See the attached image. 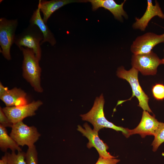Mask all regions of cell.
<instances>
[{
    "label": "cell",
    "instance_id": "6da1fadb",
    "mask_svg": "<svg viewBox=\"0 0 164 164\" xmlns=\"http://www.w3.org/2000/svg\"><path fill=\"white\" fill-rule=\"evenodd\" d=\"M104 100L102 94L97 97L93 105L87 113L80 115L82 120L88 121L93 126V129L98 132L104 128L112 129L117 131H121L126 137L128 134V128L118 126L109 121L105 118L104 107Z\"/></svg>",
    "mask_w": 164,
    "mask_h": 164
},
{
    "label": "cell",
    "instance_id": "7a4b0ae2",
    "mask_svg": "<svg viewBox=\"0 0 164 164\" xmlns=\"http://www.w3.org/2000/svg\"><path fill=\"white\" fill-rule=\"evenodd\" d=\"M19 49L22 51L23 56L22 65L23 77L36 91L42 92L43 90L41 85V69L39 65V60L32 49L23 47Z\"/></svg>",
    "mask_w": 164,
    "mask_h": 164
},
{
    "label": "cell",
    "instance_id": "3957f363",
    "mask_svg": "<svg viewBox=\"0 0 164 164\" xmlns=\"http://www.w3.org/2000/svg\"><path fill=\"white\" fill-rule=\"evenodd\" d=\"M43 35L36 25L30 24L20 33L16 35L14 43L21 47L32 49L40 61L42 55L40 43L43 39Z\"/></svg>",
    "mask_w": 164,
    "mask_h": 164
},
{
    "label": "cell",
    "instance_id": "277c9868",
    "mask_svg": "<svg viewBox=\"0 0 164 164\" xmlns=\"http://www.w3.org/2000/svg\"><path fill=\"white\" fill-rule=\"evenodd\" d=\"M138 71L134 67H132L130 70H127L123 67L121 66L118 68L117 75L118 77L127 80L131 86L132 94L128 100L135 96L139 102L138 106L144 111L152 112L148 104L149 98L140 85L138 77Z\"/></svg>",
    "mask_w": 164,
    "mask_h": 164
},
{
    "label": "cell",
    "instance_id": "5b68a950",
    "mask_svg": "<svg viewBox=\"0 0 164 164\" xmlns=\"http://www.w3.org/2000/svg\"><path fill=\"white\" fill-rule=\"evenodd\" d=\"M18 24L17 19H8L0 18V52L7 60H11L10 49L14 43L15 32Z\"/></svg>",
    "mask_w": 164,
    "mask_h": 164
},
{
    "label": "cell",
    "instance_id": "8992f818",
    "mask_svg": "<svg viewBox=\"0 0 164 164\" xmlns=\"http://www.w3.org/2000/svg\"><path fill=\"white\" fill-rule=\"evenodd\" d=\"M11 128L10 135L19 146L32 147L41 136L36 127L28 126L22 121L13 124Z\"/></svg>",
    "mask_w": 164,
    "mask_h": 164
},
{
    "label": "cell",
    "instance_id": "52a82bcc",
    "mask_svg": "<svg viewBox=\"0 0 164 164\" xmlns=\"http://www.w3.org/2000/svg\"><path fill=\"white\" fill-rule=\"evenodd\" d=\"M162 64L160 59L153 51L149 53L138 55L133 54L131 59L132 67L145 75L156 74L158 66Z\"/></svg>",
    "mask_w": 164,
    "mask_h": 164
},
{
    "label": "cell",
    "instance_id": "ba28073f",
    "mask_svg": "<svg viewBox=\"0 0 164 164\" xmlns=\"http://www.w3.org/2000/svg\"><path fill=\"white\" fill-rule=\"evenodd\" d=\"M164 43V33L157 35L148 32L138 36L131 46L130 50L134 55L150 53L157 44Z\"/></svg>",
    "mask_w": 164,
    "mask_h": 164
},
{
    "label": "cell",
    "instance_id": "9c48e42d",
    "mask_svg": "<svg viewBox=\"0 0 164 164\" xmlns=\"http://www.w3.org/2000/svg\"><path fill=\"white\" fill-rule=\"evenodd\" d=\"M43 104L40 100L19 106L5 107L2 110L9 120L13 124L22 121L25 118L36 114V111Z\"/></svg>",
    "mask_w": 164,
    "mask_h": 164
},
{
    "label": "cell",
    "instance_id": "30bf717a",
    "mask_svg": "<svg viewBox=\"0 0 164 164\" xmlns=\"http://www.w3.org/2000/svg\"><path fill=\"white\" fill-rule=\"evenodd\" d=\"M83 126V128L80 125H78L77 129L88 140L87 145L88 148H94L97 151L100 157L105 158H116L107 152L108 146L100 139L98 135V132L92 129L87 123H85Z\"/></svg>",
    "mask_w": 164,
    "mask_h": 164
},
{
    "label": "cell",
    "instance_id": "8fae6325",
    "mask_svg": "<svg viewBox=\"0 0 164 164\" xmlns=\"http://www.w3.org/2000/svg\"><path fill=\"white\" fill-rule=\"evenodd\" d=\"M155 116L151 115L147 111L142 112L141 120L137 126L133 129H128L126 137L128 138L132 135L138 134L142 138L148 135L154 136L160 123Z\"/></svg>",
    "mask_w": 164,
    "mask_h": 164
},
{
    "label": "cell",
    "instance_id": "7c38bea8",
    "mask_svg": "<svg viewBox=\"0 0 164 164\" xmlns=\"http://www.w3.org/2000/svg\"><path fill=\"white\" fill-rule=\"evenodd\" d=\"M155 4L154 5L152 0H147L146 10L141 18H135L136 21L132 26L133 29L144 31L149 22L154 17L158 16L160 18L164 19V14L158 2L156 0L155 1Z\"/></svg>",
    "mask_w": 164,
    "mask_h": 164
},
{
    "label": "cell",
    "instance_id": "4fadbf2b",
    "mask_svg": "<svg viewBox=\"0 0 164 164\" xmlns=\"http://www.w3.org/2000/svg\"><path fill=\"white\" fill-rule=\"evenodd\" d=\"M85 2L91 3L93 11L103 7L110 11L115 19L121 22L123 21L122 16L125 19L128 18V15L123 8L125 0L120 4H117L114 0H87Z\"/></svg>",
    "mask_w": 164,
    "mask_h": 164
},
{
    "label": "cell",
    "instance_id": "5bb4252c",
    "mask_svg": "<svg viewBox=\"0 0 164 164\" xmlns=\"http://www.w3.org/2000/svg\"><path fill=\"white\" fill-rule=\"evenodd\" d=\"M40 8L38 4L37 8L33 12L29 20V24L36 25L42 32L43 39L40 43V45L47 42L51 46H54L56 43L54 35L48 27L47 24L44 21L40 13Z\"/></svg>",
    "mask_w": 164,
    "mask_h": 164
},
{
    "label": "cell",
    "instance_id": "9a60e30c",
    "mask_svg": "<svg viewBox=\"0 0 164 164\" xmlns=\"http://www.w3.org/2000/svg\"><path fill=\"white\" fill-rule=\"evenodd\" d=\"M75 2H85V0H39L38 4L43 14V19L47 24L48 19L54 12L65 5Z\"/></svg>",
    "mask_w": 164,
    "mask_h": 164
},
{
    "label": "cell",
    "instance_id": "2e32d148",
    "mask_svg": "<svg viewBox=\"0 0 164 164\" xmlns=\"http://www.w3.org/2000/svg\"><path fill=\"white\" fill-rule=\"evenodd\" d=\"M0 149L1 151L5 152H6L9 149L12 151H22L19 146L8 135L6 128L1 125H0Z\"/></svg>",
    "mask_w": 164,
    "mask_h": 164
},
{
    "label": "cell",
    "instance_id": "e0dca14e",
    "mask_svg": "<svg viewBox=\"0 0 164 164\" xmlns=\"http://www.w3.org/2000/svg\"><path fill=\"white\" fill-rule=\"evenodd\" d=\"M26 93L20 88L14 87L8 90L2 96L0 99L5 103L6 107L15 106L16 101L21 97L26 98Z\"/></svg>",
    "mask_w": 164,
    "mask_h": 164
},
{
    "label": "cell",
    "instance_id": "ac0fdd59",
    "mask_svg": "<svg viewBox=\"0 0 164 164\" xmlns=\"http://www.w3.org/2000/svg\"><path fill=\"white\" fill-rule=\"evenodd\" d=\"M6 153L8 164H26V152L20 151L17 152V153L15 151Z\"/></svg>",
    "mask_w": 164,
    "mask_h": 164
},
{
    "label": "cell",
    "instance_id": "d6986e66",
    "mask_svg": "<svg viewBox=\"0 0 164 164\" xmlns=\"http://www.w3.org/2000/svg\"><path fill=\"white\" fill-rule=\"evenodd\" d=\"M164 142V123L160 122L158 128L154 135V139L152 145V150L155 152L159 146Z\"/></svg>",
    "mask_w": 164,
    "mask_h": 164
},
{
    "label": "cell",
    "instance_id": "ffe728a7",
    "mask_svg": "<svg viewBox=\"0 0 164 164\" xmlns=\"http://www.w3.org/2000/svg\"><path fill=\"white\" fill-rule=\"evenodd\" d=\"M25 159L26 164H38V152L35 145L28 147Z\"/></svg>",
    "mask_w": 164,
    "mask_h": 164
},
{
    "label": "cell",
    "instance_id": "44dd1931",
    "mask_svg": "<svg viewBox=\"0 0 164 164\" xmlns=\"http://www.w3.org/2000/svg\"><path fill=\"white\" fill-rule=\"evenodd\" d=\"M153 95L157 100H162L164 99V85L157 84L153 86L152 88Z\"/></svg>",
    "mask_w": 164,
    "mask_h": 164
},
{
    "label": "cell",
    "instance_id": "7402d4cb",
    "mask_svg": "<svg viewBox=\"0 0 164 164\" xmlns=\"http://www.w3.org/2000/svg\"><path fill=\"white\" fill-rule=\"evenodd\" d=\"M13 124L9 120L4 113L2 108L0 107V125L6 128H11Z\"/></svg>",
    "mask_w": 164,
    "mask_h": 164
},
{
    "label": "cell",
    "instance_id": "603a6c76",
    "mask_svg": "<svg viewBox=\"0 0 164 164\" xmlns=\"http://www.w3.org/2000/svg\"><path fill=\"white\" fill-rule=\"evenodd\" d=\"M120 160L115 158H105L99 157L95 164H117Z\"/></svg>",
    "mask_w": 164,
    "mask_h": 164
},
{
    "label": "cell",
    "instance_id": "cb8c5ba5",
    "mask_svg": "<svg viewBox=\"0 0 164 164\" xmlns=\"http://www.w3.org/2000/svg\"><path fill=\"white\" fill-rule=\"evenodd\" d=\"M9 89L7 87H4L1 82H0V96H2Z\"/></svg>",
    "mask_w": 164,
    "mask_h": 164
},
{
    "label": "cell",
    "instance_id": "d4e9b609",
    "mask_svg": "<svg viewBox=\"0 0 164 164\" xmlns=\"http://www.w3.org/2000/svg\"><path fill=\"white\" fill-rule=\"evenodd\" d=\"M0 164H8L6 152H5L4 155L0 159Z\"/></svg>",
    "mask_w": 164,
    "mask_h": 164
},
{
    "label": "cell",
    "instance_id": "484cf974",
    "mask_svg": "<svg viewBox=\"0 0 164 164\" xmlns=\"http://www.w3.org/2000/svg\"><path fill=\"white\" fill-rule=\"evenodd\" d=\"M163 51H164V50H163ZM162 64H164V56L163 58V59H162Z\"/></svg>",
    "mask_w": 164,
    "mask_h": 164
}]
</instances>
